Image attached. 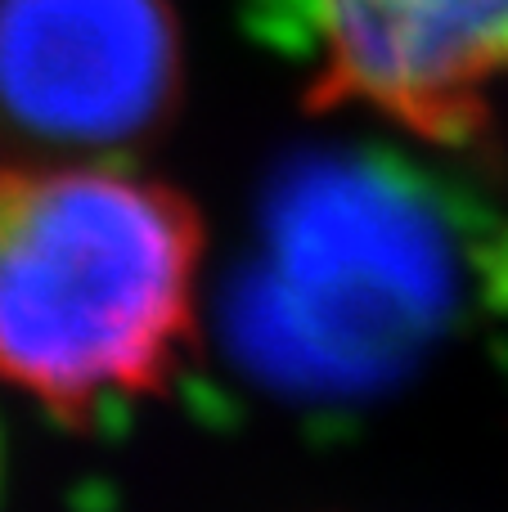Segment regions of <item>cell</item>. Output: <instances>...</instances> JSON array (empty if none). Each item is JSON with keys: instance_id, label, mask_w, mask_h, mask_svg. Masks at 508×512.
<instances>
[{"instance_id": "1", "label": "cell", "mask_w": 508, "mask_h": 512, "mask_svg": "<svg viewBox=\"0 0 508 512\" xmlns=\"http://www.w3.org/2000/svg\"><path fill=\"white\" fill-rule=\"evenodd\" d=\"M464 292L459 225L410 167L315 149L270 180L221 328L257 387L360 400L401 382L455 328Z\"/></svg>"}, {"instance_id": "2", "label": "cell", "mask_w": 508, "mask_h": 512, "mask_svg": "<svg viewBox=\"0 0 508 512\" xmlns=\"http://www.w3.org/2000/svg\"><path fill=\"white\" fill-rule=\"evenodd\" d=\"M198 225L108 162L0 180V382L63 418L162 391L194 333Z\"/></svg>"}, {"instance_id": "3", "label": "cell", "mask_w": 508, "mask_h": 512, "mask_svg": "<svg viewBox=\"0 0 508 512\" xmlns=\"http://www.w3.org/2000/svg\"><path fill=\"white\" fill-rule=\"evenodd\" d=\"M180 41L167 0H0V144L99 162L167 117Z\"/></svg>"}, {"instance_id": "4", "label": "cell", "mask_w": 508, "mask_h": 512, "mask_svg": "<svg viewBox=\"0 0 508 512\" xmlns=\"http://www.w3.org/2000/svg\"><path fill=\"white\" fill-rule=\"evenodd\" d=\"M347 95L432 135H464L508 86V0H320Z\"/></svg>"}, {"instance_id": "5", "label": "cell", "mask_w": 508, "mask_h": 512, "mask_svg": "<svg viewBox=\"0 0 508 512\" xmlns=\"http://www.w3.org/2000/svg\"><path fill=\"white\" fill-rule=\"evenodd\" d=\"M248 27L261 41H270L275 50H288V54L324 50L320 0H252Z\"/></svg>"}]
</instances>
